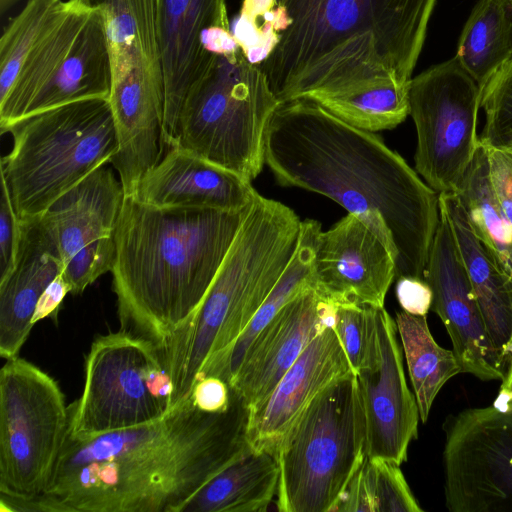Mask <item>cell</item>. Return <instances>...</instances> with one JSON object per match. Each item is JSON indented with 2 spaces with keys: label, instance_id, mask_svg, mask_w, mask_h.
Here are the masks:
<instances>
[{
  "label": "cell",
  "instance_id": "obj_26",
  "mask_svg": "<svg viewBox=\"0 0 512 512\" xmlns=\"http://www.w3.org/2000/svg\"><path fill=\"white\" fill-rule=\"evenodd\" d=\"M455 57L481 95L495 73L512 59L511 0H478L461 31Z\"/></svg>",
  "mask_w": 512,
  "mask_h": 512
},
{
  "label": "cell",
  "instance_id": "obj_16",
  "mask_svg": "<svg viewBox=\"0 0 512 512\" xmlns=\"http://www.w3.org/2000/svg\"><path fill=\"white\" fill-rule=\"evenodd\" d=\"M227 0H158V33L162 53L165 107L163 143L177 145L181 109L191 85L216 54L205 44L231 32Z\"/></svg>",
  "mask_w": 512,
  "mask_h": 512
},
{
  "label": "cell",
  "instance_id": "obj_29",
  "mask_svg": "<svg viewBox=\"0 0 512 512\" xmlns=\"http://www.w3.org/2000/svg\"><path fill=\"white\" fill-rule=\"evenodd\" d=\"M399 332L420 419L425 423L435 397L444 384L462 373L453 352L441 347L433 338L426 316L397 312Z\"/></svg>",
  "mask_w": 512,
  "mask_h": 512
},
{
  "label": "cell",
  "instance_id": "obj_18",
  "mask_svg": "<svg viewBox=\"0 0 512 512\" xmlns=\"http://www.w3.org/2000/svg\"><path fill=\"white\" fill-rule=\"evenodd\" d=\"M338 303L314 286L289 301L258 334L229 383L250 410L272 393L309 343L334 325Z\"/></svg>",
  "mask_w": 512,
  "mask_h": 512
},
{
  "label": "cell",
  "instance_id": "obj_24",
  "mask_svg": "<svg viewBox=\"0 0 512 512\" xmlns=\"http://www.w3.org/2000/svg\"><path fill=\"white\" fill-rule=\"evenodd\" d=\"M451 223L488 334L501 364L512 342V287L475 235L456 193L439 194Z\"/></svg>",
  "mask_w": 512,
  "mask_h": 512
},
{
  "label": "cell",
  "instance_id": "obj_22",
  "mask_svg": "<svg viewBox=\"0 0 512 512\" xmlns=\"http://www.w3.org/2000/svg\"><path fill=\"white\" fill-rule=\"evenodd\" d=\"M124 197L120 179L103 164L37 217L56 243L64 268L80 251L114 237Z\"/></svg>",
  "mask_w": 512,
  "mask_h": 512
},
{
  "label": "cell",
  "instance_id": "obj_27",
  "mask_svg": "<svg viewBox=\"0 0 512 512\" xmlns=\"http://www.w3.org/2000/svg\"><path fill=\"white\" fill-rule=\"evenodd\" d=\"M321 224L301 221L295 251L281 277L229 351L218 377L228 384L238 370L248 348L258 334L292 299L315 286V253Z\"/></svg>",
  "mask_w": 512,
  "mask_h": 512
},
{
  "label": "cell",
  "instance_id": "obj_39",
  "mask_svg": "<svg viewBox=\"0 0 512 512\" xmlns=\"http://www.w3.org/2000/svg\"><path fill=\"white\" fill-rule=\"evenodd\" d=\"M505 373L499 393L493 402V406L499 410L505 411L512 408V342L506 351Z\"/></svg>",
  "mask_w": 512,
  "mask_h": 512
},
{
  "label": "cell",
  "instance_id": "obj_10",
  "mask_svg": "<svg viewBox=\"0 0 512 512\" xmlns=\"http://www.w3.org/2000/svg\"><path fill=\"white\" fill-rule=\"evenodd\" d=\"M158 343L120 329L92 342L84 385L70 406L69 437L87 439L157 421L174 408Z\"/></svg>",
  "mask_w": 512,
  "mask_h": 512
},
{
  "label": "cell",
  "instance_id": "obj_12",
  "mask_svg": "<svg viewBox=\"0 0 512 512\" xmlns=\"http://www.w3.org/2000/svg\"><path fill=\"white\" fill-rule=\"evenodd\" d=\"M481 92L457 58L433 65L409 84L417 135L415 170L438 194L456 193L481 142Z\"/></svg>",
  "mask_w": 512,
  "mask_h": 512
},
{
  "label": "cell",
  "instance_id": "obj_11",
  "mask_svg": "<svg viewBox=\"0 0 512 512\" xmlns=\"http://www.w3.org/2000/svg\"><path fill=\"white\" fill-rule=\"evenodd\" d=\"M70 406L58 383L18 356L0 370V493H46L69 435Z\"/></svg>",
  "mask_w": 512,
  "mask_h": 512
},
{
  "label": "cell",
  "instance_id": "obj_20",
  "mask_svg": "<svg viewBox=\"0 0 512 512\" xmlns=\"http://www.w3.org/2000/svg\"><path fill=\"white\" fill-rule=\"evenodd\" d=\"M251 182L179 146L171 147L142 178L132 196L158 208L243 211Z\"/></svg>",
  "mask_w": 512,
  "mask_h": 512
},
{
  "label": "cell",
  "instance_id": "obj_17",
  "mask_svg": "<svg viewBox=\"0 0 512 512\" xmlns=\"http://www.w3.org/2000/svg\"><path fill=\"white\" fill-rule=\"evenodd\" d=\"M395 278L394 253L359 216L348 213L321 231L315 253V287L331 299L384 307Z\"/></svg>",
  "mask_w": 512,
  "mask_h": 512
},
{
  "label": "cell",
  "instance_id": "obj_9",
  "mask_svg": "<svg viewBox=\"0 0 512 512\" xmlns=\"http://www.w3.org/2000/svg\"><path fill=\"white\" fill-rule=\"evenodd\" d=\"M366 457L365 414L351 374L321 393L283 441L277 510L333 512Z\"/></svg>",
  "mask_w": 512,
  "mask_h": 512
},
{
  "label": "cell",
  "instance_id": "obj_4",
  "mask_svg": "<svg viewBox=\"0 0 512 512\" xmlns=\"http://www.w3.org/2000/svg\"><path fill=\"white\" fill-rule=\"evenodd\" d=\"M244 210L158 208L125 195L111 271L120 329L161 344L182 327L211 286Z\"/></svg>",
  "mask_w": 512,
  "mask_h": 512
},
{
  "label": "cell",
  "instance_id": "obj_1",
  "mask_svg": "<svg viewBox=\"0 0 512 512\" xmlns=\"http://www.w3.org/2000/svg\"><path fill=\"white\" fill-rule=\"evenodd\" d=\"M437 0H275L258 65L279 104L307 100L362 130L409 115V84Z\"/></svg>",
  "mask_w": 512,
  "mask_h": 512
},
{
  "label": "cell",
  "instance_id": "obj_15",
  "mask_svg": "<svg viewBox=\"0 0 512 512\" xmlns=\"http://www.w3.org/2000/svg\"><path fill=\"white\" fill-rule=\"evenodd\" d=\"M424 280L431 309L443 322L462 373L484 380H502L505 368L488 334L449 218L441 207Z\"/></svg>",
  "mask_w": 512,
  "mask_h": 512
},
{
  "label": "cell",
  "instance_id": "obj_36",
  "mask_svg": "<svg viewBox=\"0 0 512 512\" xmlns=\"http://www.w3.org/2000/svg\"><path fill=\"white\" fill-rule=\"evenodd\" d=\"M395 293L402 310L409 314L426 316L431 309L433 293L424 279L411 276L398 277Z\"/></svg>",
  "mask_w": 512,
  "mask_h": 512
},
{
  "label": "cell",
  "instance_id": "obj_14",
  "mask_svg": "<svg viewBox=\"0 0 512 512\" xmlns=\"http://www.w3.org/2000/svg\"><path fill=\"white\" fill-rule=\"evenodd\" d=\"M396 331L395 319L384 307H376L369 349L355 375L365 414L367 456L401 465L417 438L420 415L407 386Z\"/></svg>",
  "mask_w": 512,
  "mask_h": 512
},
{
  "label": "cell",
  "instance_id": "obj_6",
  "mask_svg": "<svg viewBox=\"0 0 512 512\" xmlns=\"http://www.w3.org/2000/svg\"><path fill=\"white\" fill-rule=\"evenodd\" d=\"M102 14L92 0H27L0 39V127L72 102L109 99Z\"/></svg>",
  "mask_w": 512,
  "mask_h": 512
},
{
  "label": "cell",
  "instance_id": "obj_28",
  "mask_svg": "<svg viewBox=\"0 0 512 512\" xmlns=\"http://www.w3.org/2000/svg\"><path fill=\"white\" fill-rule=\"evenodd\" d=\"M472 229L512 287V224L493 189L481 144L457 191Z\"/></svg>",
  "mask_w": 512,
  "mask_h": 512
},
{
  "label": "cell",
  "instance_id": "obj_34",
  "mask_svg": "<svg viewBox=\"0 0 512 512\" xmlns=\"http://www.w3.org/2000/svg\"><path fill=\"white\" fill-rule=\"evenodd\" d=\"M21 235V221L15 211L8 187L1 179L0 282L4 281L15 267Z\"/></svg>",
  "mask_w": 512,
  "mask_h": 512
},
{
  "label": "cell",
  "instance_id": "obj_3",
  "mask_svg": "<svg viewBox=\"0 0 512 512\" xmlns=\"http://www.w3.org/2000/svg\"><path fill=\"white\" fill-rule=\"evenodd\" d=\"M265 164L281 186L324 195L367 222L394 253L396 278L424 279L439 194L374 132L311 101L279 104L265 137Z\"/></svg>",
  "mask_w": 512,
  "mask_h": 512
},
{
  "label": "cell",
  "instance_id": "obj_23",
  "mask_svg": "<svg viewBox=\"0 0 512 512\" xmlns=\"http://www.w3.org/2000/svg\"><path fill=\"white\" fill-rule=\"evenodd\" d=\"M106 33L111 84L124 80L164 83L158 33V0H92Z\"/></svg>",
  "mask_w": 512,
  "mask_h": 512
},
{
  "label": "cell",
  "instance_id": "obj_37",
  "mask_svg": "<svg viewBox=\"0 0 512 512\" xmlns=\"http://www.w3.org/2000/svg\"><path fill=\"white\" fill-rule=\"evenodd\" d=\"M231 395L232 388L226 381L219 377L207 376L195 383L190 397L200 410L220 412L229 406Z\"/></svg>",
  "mask_w": 512,
  "mask_h": 512
},
{
  "label": "cell",
  "instance_id": "obj_8",
  "mask_svg": "<svg viewBox=\"0 0 512 512\" xmlns=\"http://www.w3.org/2000/svg\"><path fill=\"white\" fill-rule=\"evenodd\" d=\"M278 106L265 74L238 45L216 54L189 88L176 146L251 182L265 164V137Z\"/></svg>",
  "mask_w": 512,
  "mask_h": 512
},
{
  "label": "cell",
  "instance_id": "obj_40",
  "mask_svg": "<svg viewBox=\"0 0 512 512\" xmlns=\"http://www.w3.org/2000/svg\"><path fill=\"white\" fill-rule=\"evenodd\" d=\"M18 1L19 0H0L1 13H4L8 9H10Z\"/></svg>",
  "mask_w": 512,
  "mask_h": 512
},
{
  "label": "cell",
  "instance_id": "obj_2",
  "mask_svg": "<svg viewBox=\"0 0 512 512\" xmlns=\"http://www.w3.org/2000/svg\"><path fill=\"white\" fill-rule=\"evenodd\" d=\"M250 408L206 412L191 397L163 418L87 439L68 436L45 495L67 512H179L224 468L253 451Z\"/></svg>",
  "mask_w": 512,
  "mask_h": 512
},
{
  "label": "cell",
  "instance_id": "obj_13",
  "mask_svg": "<svg viewBox=\"0 0 512 512\" xmlns=\"http://www.w3.org/2000/svg\"><path fill=\"white\" fill-rule=\"evenodd\" d=\"M451 512H512V408H468L443 423Z\"/></svg>",
  "mask_w": 512,
  "mask_h": 512
},
{
  "label": "cell",
  "instance_id": "obj_31",
  "mask_svg": "<svg viewBox=\"0 0 512 512\" xmlns=\"http://www.w3.org/2000/svg\"><path fill=\"white\" fill-rule=\"evenodd\" d=\"M485 123L483 146L512 152V59L500 68L482 91Z\"/></svg>",
  "mask_w": 512,
  "mask_h": 512
},
{
  "label": "cell",
  "instance_id": "obj_41",
  "mask_svg": "<svg viewBox=\"0 0 512 512\" xmlns=\"http://www.w3.org/2000/svg\"><path fill=\"white\" fill-rule=\"evenodd\" d=\"M511 2H512V0H511Z\"/></svg>",
  "mask_w": 512,
  "mask_h": 512
},
{
  "label": "cell",
  "instance_id": "obj_35",
  "mask_svg": "<svg viewBox=\"0 0 512 512\" xmlns=\"http://www.w3.org/2000/svg\"><path fill=\"white\" fill-rule=\"evenodd\" d=\"M485 148L493 189L507 219L512 224V152Z\"/></svg>",
  "mask_w": 512,
  "mask_h": 512
},
{
  "label": "cell",
  "instance_id": "obj_21",
  "mask_svg": "<svg viewBox=\"0 0 512 512\" xmlns=\"http://www.w3.org/2000/svg\"><path fill=\"white\" fill-rule=\"evenodd\" d=\"M21 228L15 267L0 282V355L4 359L18 356L34 326L40 296L64 270L56 243L37 217L21 221Z\"/></svg>",
  "mask_w": 512,
  "mask_h": 512
},
{
  "label": "cell",
  "instance_id": "obj_30",
  "mask_svg": "<svg viewBox=\"0 0 512 512\" xmlns=\"http://www.w3.org/2000/svg\"><path fill=\"white\" fill-rule=\"evenodd\" d=\"M333 512H423L400 465L366 457Z\"/></svg>",
  "mask_w": 512,
  "mask_h": 512
},
{
  "label": "cell",
  "instance_id": "obj_32",
  "mask_svg": "<svg viewBox=\"0 0 512 512\" xmlns=\"http://www.w3.org/2000/svg\"><path fill=\"white\" fill-rule=\"evenodd\" d=\"M275 0H243L232 29L248 60L259 65L274 45Z\"/></svg>",
  "mask_w": 512,
  "mask_h": 512
},
{
  "label": "cell",
  "instance_id": "obj_7",
  "mask_svg": "<svg viewBox=\"0 0 512 512\" xmlns=\"http://www.w3.org/2000/svg\"><path fill=\"white\" fill-rule=\"evenodd\" d=\"M5 132L12 135V149L1 158V179L21 221L41 215L118 151L107 98L35 113L17 120Z\"/></svg>",
  "mask_w": 512,
  "mask_h": 512
},
{
  "label": "cell",
  "instance_id": "obj_19",
  "mask_svg": "<svg viewBox=\"0 0 512 512\" xmlns=\"http://www.w3.org/2000/svg\"><path fill=\"white\" fill-rule=\"evenodd\" d=\"M351 374V364L330 325L309 343L263 403L250 410L247 436L253 451L276 456L315 399Z\"/></svg>",
  "mask_w": 512,
  "mask_h": 512
},
{
  "label": "cell",
  "instance_id": "obj_5",
  "mask_svg": "<svg viewBox=\"0 0 512 512\" xmlns=\"http://www.w3.org/2000/svg\"><path fill=\"white\" fill-rule=\"evenodd\" d=\"M301 221L290 207L255 192L198 309L159 344L174 407L191 396L199 379L218 377L234 343L287 267Z\"/></svg>",
  "mask_w": 512,
  "mask_h": 512
},
{
  "label": "cell",
  "instance_id": "obj_38",
  "mask_svg": "<svg viewBox=\"0 0 512 512\" xmlns=\"http://www.w3.org/2000/svg\"><path fill=\"white\" fill-rule=\"evenodd\" d=\"M70 293V287L62 273L59 274L40 296L33 316V324L46 319H56L60 306Z\"/></svg>",
  "mask_w": 512,
  "mask_h": 512
},
{
  "label": "cell",
  "instance_id": "obj_33",
  "mask_svg": "<svg viewBox=\"0 0 512 512\" xmlns=\"http://www.w3.org/2000/svg\"><path fill=\"white\" fill-rule=\"evenodd\" d=\"M375 308L355 302L338 303L334 327L354 374L362 366L371 341Z\"/></svg>",
  "mask_w": 512,
  "mask_h": 512
},
{
  "label": "cell",
  "instance_id": "obj_25",
  "mask_svg": "<svg viewBox=\"0 0 512 512\" xmlns=\"http://www.w3.org/2000/svg\"><path fill=\"white\" fill-rule=\"evenodd\" d=\"M279 463L268 452L247 454L192 495L179 512H264L277 496Z\"/></svg>",
  "mask_w": 512,
  "mask_h": 512
}]
</instances>
